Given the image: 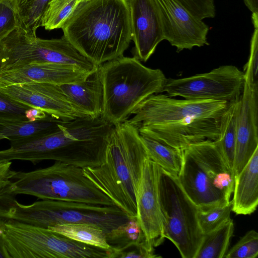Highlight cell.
<instances>
[{
    "mask_svg": "<svg viewBox=\"0 0 258 258\" xmlns=\"http://www.w3.org/2000/svg\"><path fill=\"white\" fill-rule=\"evenodd\" d=\"M234 101L179 100L155 94L140 104L127 120L137 127L140 135L182 149L201 141L217 140Z\"/></svg>",
    "mask_w": 258,
    "mask_h": 258,
    "instance_id": "1",
    "label": "cell"
},
{
    "mask_svg": "<svg viewBox=\"0 0 258 258\" xmlns=\"http://www.w3.org/2000/svg\"><path fill=\"white\" fill-rule=\"evenodd\" d=\"M64 37L96 66L123 55L132 41L126 0H82L61 28Z\"/></svg>",
    "mask_w": 258,
    "mask_h": 258,
    "instance_id": "2",
    "label": "cell"
},
{
    "mask_svg": "<svg viewBox=\"0 0 258 258\" xmlns=\"http://www.w3.org/2000/svg\"><path fill=\"white\" fill-rule=\"evenodd\" d=\"M149 158L137 127L126 120L114 126L103 163L83 168L84 175L130 219L137 217L136 192Z\"/></svg>",
    "mask_w": 258,
    "mask_h": 258,
    "instance_id": "3",
    "label": "cell"
},
{
    "mask_svg": "<svg viewBox=\"0 0 258 258\" xmlns=\"http://www.w3.org/2000/svg\"><path fill=\"white\" fill-rule=\"evenodd\" d=\"M103 88L101 116L113 125L127 120L153 94L163 92L167 78L160 69L123 55L99 66Z\"/></svg>",
    "mask_w": 258,
    "mask_h": 258,
    "instance_id": "4",
    "label": "cell"
},
{
    "mask_svg": "<svg viewBox=\"0 0 258 258\" xmlns=\"http://www.w3.org/2000/svg\"><path fill=\"white\" fill-rule=\"evenodd\" d=\"M182 164L177 178L199 210L227 204L235 175L215 141L205 140L182 149Z\"/></svg>",
    "mask_w": 258,
    "mask_h": 258,
    "instance_id": "5",
    "label": "cell"
},
{
    "mask_svg": "<svg viewBox=\"0 0 258 258\" xmlns=\"http://www.w3.org/2000/svg\"><path fill=\"white\" fill-rule=\"evenodd\" d=\"M8 195H0V218L47 228L58 224H87L101 228L106 235L130 218L114 205L43 200L25 205Z\"/></svg>",
    "mask_w": 258,
    "mask_h": 258,
    "instance_id": "6",
    "label": "cell"
},
{
    "mask_svg": "<svg viewBox=\"0 0 258 258\" xmlns=\"http://www.w3.org/2000/svg\"><path fill=\"white\" fill-rule=\"evenodd\" d=\"M0 194L27 195L42 200L114 205L111 199L84 174L83 168L55 161L35 170L15 171L11 182ZM115 206V205H114Z\"/></svg>",
    "mask_w": 258,
    "mask_h": 258,
    "instance_id": "7",
    "label": "cell"
},
{
    "mask_svg": "<svg viewBox=\"0 0 258 258\" xmlns=\"http://www.w3.org/2000/svg\"><path fill=\"white\" fill-rule=\"evenodd\" d=\"M9 258H108L107 249L78 242L47 228L4 219Z\"/></svg>",
    "mask_w": 258,
    "mask_h": 258,
    "instance_id": "8",
    "label": "cell"
},
{
    "mask_svg": "<svg viewBox=\"0 0 258 258\" xmlns=\"http://www.w3.org/2000/svg\"><path fill=\"white\" fill-rule=\"evenodd\" d=\"M158 192L165 238L183 258H195L204 234L198 220L199 209L187 196L177 176L159 166Z\"/></svg>",
    "mask_w": 258,
    "mask_h": 258,
    "instance_id": "9",
    "label": "cell"
},
{
    "mask_svg": "<svg viewBox=\"0 0 258 258\" xmlns=\"http://www.w3.org/2000/svg\"><path fill=\"white\" fill-rule=\"evenodd\" d=\"M244 83L243 72L225 65L206 73L180 79H167L163 92L170 97L195 100L232 102L241 95Z\"/></svg>",
    "mask_w": 258,
    "mask_h": 258,
    "instance_id": "10",
    "label": "cell"
},
{
    "mask_svg": "<svg viewBox=\"0 0 258 258\" xmlns=\"http://www.w3.org/2000/svg\"><path fill=\"white\" fill-rule=\"evenodd\" d=\"M161 17L164 40L179 52L209 45V27L175 0H157Z\"/></svg>",
    "mask_w": 258,
    "mask_h": 258,
    "instance_id": "11",
    "label": "cell"
},
{
    "mask_svg": "<svg viewBox=\"0 0 258 258\" xmlns=\"http://www.w3.org/2000/svg\"><path fill=\"white\" fill-rule=\"evenodd\" d=\"M159 166L147 159L136 192L137 219L146 240L155 248L165 237L158 192Z\"/></svg>",
    "mask_w": 258,
    "mask_h": 258,
    "instance_id": "12",
    "label": "cell"
},
{
    "mask_svg": "<svg viewBox=\"0 0 258 258\" xmlns=\"http://www.w3.org/2000/svg\"><path fill=\"white\" fill-rule=\"evenodd\" d=\"M0 91L15 100L63 121L88 116L70 102L59 85L39 83L15 84L0 88Z\"/></svg>",
    "mask_w": 258,
    "mask_h": 258,
    "instance_id": "13",
    "label": "cell"
},
{
    "mask_svg": "<svg viewBox=\"0 0 258 258\" xmlns=\"http://www.w3.org/2000/svg\"><path fill=\"white\" fill-rule=\"evenodd\" d=\"M130 15L133 56L146 62L164 40L157 0H126Z\"/></svg>",
    "mask_w": 258,
    "mask_h": 258,
    "instance_id": "14",
    "label": "cell"
},
{
    "mask_svg": "<svg viewBox=\"0 0 258 258\" xmlns=\"http://www.w3.org/2000/svg\"><path fill=\"white\" fill-rule=\"evenodd\" d=\"M258 85L244 82L236 120L233 171L238 174L258 149Z\"/></svg>",
    "mask_w": 258,
    "mask_h": 258,
    "instance_id": "15",
    "label": "cell"
},
{
    "mask_svg": "<svg viewBox=\"0 0 258 258\" xmlns=\"http://www.w3.org/2000/svg\"><path fill=\"white\" fill-rule=\"evenodd\" d=\"M91 73L72 66L30 64L0 72V88L15 84L35 83L57 85L75 83L85 81Z\"/></svg>",
    "mask_w": 258,
    "mask_h": 258,
    "instance_id": "16",
    "label": "cell"
},
{
    "mask_svg": "<svg viewBox=\"0 0 258 258\" xmlns=\"http://www.w3.org/2000/svg\"><path fill=\"white\" fill-rule=\"evenodd\" d=\"M59 86L70 102L79 111L92 117L101 116L103 88L99 66L85 81Z\"/></svg>",
    "mask_w": 258,
    "mask_h": 258,
    "instance_id": "17",
    "label": "cell"
},
{
    "mask_svg": "<svg viewBox=\"0 0 258 258\" xmlns=\"http://www.w3.org/2000/svg\"><path fill=\"white\" fill-rule=\"evenodd\" d=\"M232 212L247 215L258 205V149L238 174L235 176Z\"/></svg>",
    "mask_w": 258,
    "mask_h": 258,
    "instance_id": "18",
    "label": "cell"
},
{
    "mask_svg": "<svg viewBox=\"0 0 258 258\" xmlns=\"http://www.w3.org/2000/svg\"><path fill=\"white\" fill-rule=\"evenodd\" d=\"M63 121L50 114L31 121L0 118V141L7 139L11 142L45 136L58 130Z\"/></svg>",
    "mask_w": 258,
    "mask_h": 258,
    "instance_id": "19",
    "label": "cell"
},
{
    "mask_svg": "<svg viewBox=\"0 0 258 258\" xmlns=\"http://www.w3.org/2000/svg\"><path fill=\"white\" fill-rule=\"evenodd\" d=\"M140 135L149 159L167 172L177 176L182 164V149L150 136Z\"/></svg>",
    "mask_w": 258,
    "mask_h": 258,
    "instance_id": "20",
    "label": "cell"
},
{
    "mask_svg": "<svg viewBox=\"0 0 258 258\" xmlns=\"http://www.w3.org/2000/svg\"><path fill=\"white\" fill-rule=\"evenodd\" d=\"M234 229L233 221L230 218L217 228L204 234L195 258L224 257Z\"/></svg>",
    "mask_w": 258,
    "mask_h": 258,
    "instance_id": "21",
    "label": "cell"
},
{
    "mask_svg": "<svg viewBox=\"0 0 258 258\" xmlns=\"http://www.w3.org/2000/svg\"><path fill=\"white\" fill-rule=\"evenodd\" d=\"M50 231L84 244L107 249L110 245L106 234L101 228L87 224H63L49 227Z\"/></svg>",
    "mask_w": 258,
    "mask_h": 258,
    "instance_id": "22",
    "label": "cell"
},
{
    "mask_svg": "<svg viewBox=\"0 0 258 258\" xmlns=\"http://www.w3.org/2000/svg\"><path fill=\"white\" fill-rule=\"evenodd\" d=\"M240 99V97L237 99L229 109L222 125L220 136L215 140L225 160L232 168L236 148V120Z\"/></svg>",
    "mask_w": 258,
    "mask_h": 258,
    "instance_id": "23",
    "label": "cell"
},
{
    "mask_svg": "<svg viewBox=\"0 0 258 258\" xmlns=\"http://www.w3.org/2000/svg\"><path fill=\"white\" fill-rule=\"evenodd\" d=\"M82 0H50L42 16L40 27L46 30L61 29Z\"/></svg>",
    "mask_w": 258,
    "mask_h": 258,
    "instance_id": "24",
    "label": "cell"
},
{
    "mask_svg": "<svg viewBox=\"0 0 258 258\" xmlns=\"http://www.w3.org/2000/svg\"><path fill=\"white\" fill-rule=\"evenodd\" d=\"M48 114L15 100L0 91V118L31 121L45 117Z\"/></svg>",
    "mask_w": 258,
    "mask_h": 258,
    "instance_id": "25",
    "label": "cell"
},
{
    "mask_svg": "<svg viewBox=\"0 0 258 258\" xmlns=\"http://www.w3.org/2000/svg\"><path fill=\"white\" fill-rule=\"evenodd\" d=\"M106 238L110 246L113 248H119L132 242L147 241L137 218L130 219L113 230L106 235Z\"/></svg>",
    "mask_w": 258,
    "mask_h": 258,
    "instance_id": "26",
    "label": "cell"
},
{
    "mask_svg": "<svg viewBox=\"0 0 258 258\" xmlns=\"http://www.w3.org/2000/svg\"><path fill=\"white\" fill-rule=\"evenodd\" d=\"M232 208L233 202L231 200L226 205L217 206L206 211L199 210L198 220L202 233H209L229 220Z\"/></svg>",
    "mask_w": 258,
    "mask_h": 258,
    "instance_id": "27",
    "label": "cell"
},
{
    "mask_svg": "<svg viewBox=\"0 0 258 258\" xmlns=\"http://www.w3.org/2000/svg\"><path fill=\"white\" fill-rule=\"evenodd\" d=\"M107 250L108 258H158L162 257L155 254L154 248L146 240L130 243L119 248L110 247Z\"/></svg>",
    "mask_w": 258,
    "mask_h": 258,
    "instance_id": "28",
    "label": "cell"
},
{
    "mask_svg": "<svg viewBox=\"0 0 258 258\" xmlns=\"http://www.w3.org/2000/svg\"><path fill=\"white\" fill-rule=\"evenodd\" d=\"M258 255V233L247 231L224 256L225 258H255Z\"/></svg>",
    "mask_w": 258,
    "mask_h": 258,
    "instance_id": "29",
    "label": "cell"
},
{
    "mask_svg": "<svg viewBox=\"0 0 258 258\" xmlns=\"http://www.w3.org/2000/svg\"><path fill=\"white\" fill-rule=\"evenodd\" d=\"M50 0H33L20 15L21 26L33 35L40 27L43 13Z\"/></svg>",
    "mask_w": 258,
    "mask_h": 258,
    "instance_id": "30",
    "label": "cell"
},
{
    "mask_svg": "<svg viewBox=\"0 0 258 258\" xmlns=\"http://www.w3.org/2000/svg\"><path fill=\"white\" fill-rule=\"evenodd\" d=\"M19 14L11 0H0V41L20 25Z\"/></svg>",
    "mask_w": 258,
    "mask_h": 258,
    "instance_id": "31",
    "label": "cell"
},
{
    "mask_svg": "<svg viewBox=\"0 0 258 258\" xmlns=\"http://www.w3.org/2000/svg\"><path fill=\"white\" fill-rule=\"evenodd\" d=\"M254 30L250 41V54L244 66V82L251 85H258V26Z\"/></svg>",
    "mask_w": 258,
    "mask_h": 258,
    "instance_id": "32",
    "label": "cell"
},
{
    "mask_svg": "<svg viewBox=\"0 0 258 258\" xmlns=\"http://www.w3.org/2000/svg\"><path fill=\"white\" fill-rule=\"evenodd\" d=\"M194 16L203 20L214 18L215 8L214 0H175Z\"/></svg>",
    "mask_w": 258,
    "mask_h": 258,
    "instance_id": "33",
    "label": "cell"
},
{
    "mask_svg": "<svg viewBox=\"0 0 258 258\" xmlns=\"http://www.w3.org/2000/svg\"><path fill=\"white\" fill-rule=\"evenodd\" d=\"M11 161H0V191L11 182L15 171L11 168Z\"/></svg>",
    "mask_w": 258,
    "mask_h": 258,
    "instance_id": "34",
    "label": "cell"
},
{
    "mask_svg": "<svg viewBox=\"0 0 258 258\" xmlns=\"http://www.w3.org/2000/svg\"><path fill=\"white\" fill-rule=\"evenodd\" d=\"M14 4L19 14H21L31 4L33 0H11Z\"/></svg>",
    "mask_w": 258,
    "mask_h": 258,
    "instance_id": "35",
    "label": "cell"
},
{
    "mask_svg": "<svg viewBox=\"0 0 258 258\" xmlns=\"http://www.w3.org/2000/svg\"><path fill=\"white\" fill-rule=\"evenodd\" d=\"M243 1L252 14L258 15V0H243Z\"/></svg>",
    "mask_w": 258,
    "mask_h": 258,
    "instance_id": "36",
    "label": "cell"
},
{
    "mask_svg": "<svg viewBox=\"0 0 258 258\" xmlns=\"http://www.w3.org/2000/svg\"><path fill=\"white\" fill-rule=\"evenodd\" d=\"M0 258H9L4 246L3 237H0Z\"/></svg>",
    "mask_w": 258,
    "mask_h": 258,
    "instance_id": "37",
    "label": "cell"
}]
</instances>
